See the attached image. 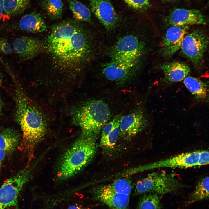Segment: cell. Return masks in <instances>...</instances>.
<instances>
[{
	"mask_svg": "<svg viewBox=\"0 0 209 209\" xmlns=\"http://www.w3.org/2000/svg\"><path fill=\"white\" fill-rule=\"evenodd\" d=\"M80 25L73 21L53 25L46 39L49 52L63 64H71L83 59L91 51L90 42Z\"/></svg>",
	"mask_w": 209,
	"mask_h": 209,
	"instance_id": "6da1fadb",
	"label": "cell"
},
{
	"mask_svg": "<svg viewBox=\"0 0 209 209\" xmlns=\"http://www.w3.org/2000/svg\"><path fill=\"white\" fill-rule=\"evenodd\" d=\"M15 91L16 118L22 134L20 148L30 155L44 137L46 124L42 113L31 104L21 88L17 87Z\"/></svg>",
	"mask_w": 209,
	"mask_h": 209,
	"instance_id": "7a4b0ae2",
	"label": "cell"
},
{
	"mask_svg": "<svg viewBox=\"0 0 209 209\" xmlns=\"http://www.w3.org/2000/svg\"><path fill=\"white\" fill-rule=\"evenodd\" d=\"M96 136L83 132L62 156L60 164L58 178L62 180L79 173L92 161L97 149Z\"/></svg>",
	"mask_w": 209,
	"mask_h": 209,
	"instance_id": "3957f363",
	"label": "cell"
},
{
	"mask_svg": "<svg viewBox=\"0 0 209 209\" xmlns=\"http://www.w3.org/2000/svg\"><path fill=\"white\" fill-rule=\"evenodd\" d=\"M110 111L108 105L101 100H94L79 107L73 116L74 123L83 132L97 136L109 120Z\"/></svg>",
	"mask_w": 209,
	"mask_h": 209,
	"instance_id": "277c9868",
	"label": "cell"
},
{
	"mask_svg": "<svg viewBox=\"0 0 209 209\" xmlns=\"http://www.w3.org/2000/svg\"><path fill=\"white\" fill-rule=\"evenodd\" d=\"M182 184L175 174L155 172L138 181L135 185L136 195L153 193L159 195L171 193L181 188Z\"/></svg>",
	"mask_w": 209,
	"mask_h": 209,
	"instance_id": "5b68a950",
	"label": "cell"
},
{
	"mask_svg": "<svg viewBox=\"0 0 209 209\" xmlns=\"http://www.w3.org/2000/svg\"><path fill=\"white\" fill-rule=\"evenodd\" d=\"M209 153L207 150H199L183 153L144 166L143 170L161 168H188L208 165Z\"/></svg>",
	"mask_w": 209,
	"mask_h": 209,
	"instance_id": "8992f818",
	"label": "cell"
},
{
	"mask_svg": "<svg viewBox=\"0 0 209 209\" xmlns=\"http://www.w3.org/2000/svg\"><path fill=\"white\" fill-rule=\"evenodd\" d=\"M32 171L27 167L4 182L0 187V209H9L16 205L19 195Z\"/></svg>",
	"mask_w": 209,
	"mask_h": 209,
	"instance_id": "52a82bcc",
	"label": "cell"
},
{
	"mask_svg": "<svg viewBox=\"0 0 209 209\" xmlns=\"http://www.w3.org/2000/svg\"><path fill=\"white\" fill-rule=\"evenodd\" d=\"M139 60H111L103 65L102 74L110 81L118 85H125L137 74Z\"/></svg>",
	"mask_w": 209,
	"mask_h": 209,
	"instance_id": "ba28073f",
	"label": "cell"
},
{
	"mask_svg": "<svg viewBox=\"0 0 209 209\" xmlns=\"http://www.w3.org/2000/svg\"><path fill=\"white\" fill-rule=\"evenodd\" d=\"M145 49V44L139 38L127 34L120 38L111 48L112 60L140 59Z\"/></svg>",
	"mask_w": 209,
	"mask_h": 209,
	"instance_id": "9c48e42d",
	"label": "cell"
},
{
	"mask_svg": "<svg viewBox=\"0 0 209 209\" xmlns=\"http://www.w3.org/2000/svg\"><path fill=\"white\" fill-rule=\"evenodd\" d=\"M208 44V38L204 33L194 30L185 35L180 49L187 58L198 64L203 60Z\"/></svg>",
	"mask_w": 209,
	"mask_h": 209,
	"instance_id": "30bf717a",
	"label": "cell"
},
{
	"mask_svg": "<svg viewBox=\"0 0 209 209\" xmlns=\"http://www.w3.org/2000/svg\"><path fill=\"white\" fill-rule=\"evenodd\" d=\"M119 124V136L128 140L144 130L147 123L143 111L138 109L121 117Z\"/></svg>",
	"mask_w": 209,
	"mask_h": 209,
	"instance_id": "8fae6325",
	"label": "cell"
},
{
	"mask_svg": "<svg viewBox=\"0 0 209 209\" xmlns=\"http://www.w3.org/2000/svg\"><path fill=\"white\" fill-rule=\"evenodd\" d=\"M166 21L171 26H188L205 25L207 19L200 10L196 9L176 8L166 18Z\"/></svg>",
	"mask_w": 209,
	"mask_h": 209,
	"instance_id": "7c38bea8",
	"label": "cell"
},
{
	"mask_svg": "<svg viewBox=\"0 0 209 209\" xmlns=\"http://www.w3.org/2000/svg\"><path fill=\"white\" fill-rule=\"evenodd\" d=\"M44 44L35 37L22 36L15 39L13 42V51L21 60L32 59L42 52Z\"/></svg>",
	"mask_w": 209,
	"mask_h": 209,
	"instance_id": "4fadbf2b",
	"label": "cell"
},
{
	"mask_svg": "<svg viewBox=\"0 0 209 209\" xmlns=\"http://www.w3.org/2000/svg\"><path fill=\"white\" fill-rule=\"evenodd\" d=\"M188 26H171L161 41V49L167 57L172 56L180 49L182 42L189 28Z\"/></svg>",
	"mask_w": 209,
	"mask_h": 209,
	"instance_id": "5bb4252c",
	"label": "cell"
},
{
	"mask_svg": "<svg viewBox=\"0 0 209 209\" xmlns=\"http://www.w3.org/2000/svg\"><path fill=\"white\" fill-rule=\"evenodd\" d=\"M91 192L94 199L102 202L110 209H128L130 195L112 192L103 185L95 187Z\"/></svg>",
	"mask_w": 209,
	"mask_h": 209,
	"instance_id": "9a60e30c",
	"label": "cell"
},
{
	"mask_svg": "<svg viewBox=\"0 0 209 209\" xmlns=\"http://www.w3.org/2000/svg\"><path fill=\"white\" fill-rule=\"evenodd\" d=\"M91 10L96 17L108 29L117 24L118 17L109 0H90Z\"/></svg>",
	"mask_w": 209,
	"mask_h": 209,
	"instance_id": "2e32d148",
	"label": "cell"
},
{
	"mask_svg": "<svg viewBox=\"0 0 209 209\" xmlns=\"http://www.w3.org/2000/svg\"><path fill=\"white\" fill-rule=\"evenodd\" d=\"M161 68L164 75L165 81L172 83L182 81L190 73V69L187 64L178 61L162 64Z\"/></svg>",
	"mask_w": 209,
	"mask_h": 209,
	"instance_id": "e0dca14e",
	"label": "cell"
},
{
	"mask_svg": "<svg viewBox=\"0 0 209 209\" xmlns=\"http://www.w3.org/2000/svg\"><path fill=\"white\" fill-rule=\"evenodd\" d=\"M20 30L32 33H40L46 30L44 20L40 14L32 12L23 16L18 23Z\"/></svg>",
	"mask_w": 209,
	"mask_h": 209,
	"instance_id": "ac0fdd59",
	"label": "cell"
},
{
	"mask_svg": "<svg viewBox=\"0 0 209 209\" xmlns=\"http://www.w3.org/2000/svg\"><path fill=\"white\" fill-rule=\"evenodd\" d=\"M183 83L196 99L201 101L207 100L208 88L204 82L196 78L188 76L183 80Z\"/></svg>",
	"mask_w": 209,
	"mask_h": 209,
	"instance_id": "d6986e66",
	"label": "cell"
},
{
	"mask_svg": "<svg viewBox=\"0 0 209 209\" xmlns=\"http://www.w3.org/2000/svg\"><path fill=\"white\" fill-rule=\"evenodd\" d=\"M20 138L19 134L14 130L6 129L0 131V149L6 154L12 153L18 147Z\"/></svg>",
	"mask_w": 209,
	"mask_h": 209,
	"instance_id": "ffe728a7",
	"label": "cell"
},
{
	"mask_svg": "<svg viewBox=\"0 0 209 209\" xmlns=\"http://www.w3.org/2000/svg\"><path fill=\"white\" fill-rule=\"evenodd\" d=\"M209 182L208 176L201 179L198 181L194 190L189 197L188 203H192L208 198Z\"/></svg>",
	"mask_w": 209,
	"mask_h": 209,
	"instance_id": "44dd1931",
	"label": "cell"
},
{
	"mask_svg": "<svg viewBox=\"0 0 209 209\" xmlns=\"http://www.w3.org/2000/svg\"><path fill=\"white\" fill-rule=\"evenodd\" d=\"M69 5L73 17L77 21L88 22L91 21L90 11L85 5L77 0H69Z\"/></svg>",
	"mask_w": 209,
	"mask_h": 209,
	"instance_id": "7402d4cb",
	"label": "cell"
},
{
	"mask_svg": "<svg viewBox=\"0 0 209 209\" xmlns=\"http://www.w3.org/2000/svg\"><path fill=\"white\" fill-rule=\"evenodd\" d=\"M30 0H3L4 14L9 16L23 12L28 7Z\"/></svg>",
	"mask_w": 209,
	"mask_h": 209,
	"instance_id": "603a6c76",
	"label": "cell"
},
{
	"mask_svg": "<svg viewBox=\"0 0 209 209\" xmlns=\"http://www.w3.org/2000/svg\"><path fill=\"white\" fill-rule=\"evenodd\" d=\"M42 5L50 18L56 19L61 17L63 10L62 0H42Z\"/></svg>",
	"mask_w": 209,
	"mask_h": 209,
	"instance_id": "cb8c5ba5",
	"label": "cell"
},
{
	"mask_svg": "<svg viewBox=\"0 0 209 209\" xmlns=\"http://www.w3.org/2000/svg\"><path fill=\"white\" fill-rule=\"evenodd\" d=\"M143 194L139 199L137 209H160L161 206L159 195L153 193Z\"/></svg>",
	"mask_w": 209,
	"mask_h": 209,
	"instance_id": "d4e9b609",
	"label": "cell"
},
{
	"mask_svg": "<svg viewBox=\"0 0 209 209\" xmlns=\"http://www.w3.org/2000/svg\"><path fill=\"white\" fill-rule=\"evenodd\" d=\"M103 185L112 192L129 195H130L132 188L131 181L125 178L117 179L110 183Z\"/></svg>",
	"mask_w": 209,
	"mask_h": 209,
	"instance_id": "484cf974",
	"label": "cell"
},
{
	"mask_svg": "<svg viewBox=\"0 0 209 209\" xmlns=\"http://www.w3.org/2000/svg\"><path fill=\"white\" fill-rule=\"evenodd\" d=\"M120 120L106 137L100 140V146L104 149L109 150L114 148L119 136Z\"/></svg>",
	"mask_w": 209,
	"mask_h": 209,
	"instance_id": "4316f807",
	"label": "cell"
},
{
	"mask_svg": "<svg viewBox=\"0 0 209 209\" xmlns=\"http://www.w3.org/2000/svg\"><path fill=\"white\" fill-rule=\"evenodd\" d=\"M130 7L137 10L147 9L149 5V0H124Z\"/></svg>",
	"mask_w": 209,
	"mask_h": 209,
	"instance_id": "83f0119b",
	"label": "cell"
},
{
	"mask_svg": "<svg viewBox=\"0 0 209 209\" xmlns=\"http://www.w3.org/2000/svg\"><path fill=\"white\" fill-rule=\"evenodd\" d=\"M13 51L10 44L7 39L5 37L0 39V53L5 54H8L11 53Z\"/></svg>",
	"mask_w": 209,
	"mask_h": 209,
	"instance_id": "f1b7e54d",
	"label": "cell"
},
{
	"mask_svg": "<svg viewBox=\"0 0 209 209\" xmlns=\"http://www.w3.org/2000/svg\"><path fill=\"white\" fill-rule=\"evenodd\" d=\"M6 154L2 150L0 149V173L2 164L5 158Z\"/></svg>",
	"mask_w": 209,
	"mask_h": 209,
	"instance_id": "f546056e",
	"label": "cell"
},
{
	"mask_svg": "<svg viewBox=\"0 0 209 209\" xmlns=\"http://www.w3.org/2000/svg\"><path fill=\"white\" fill-rule=\"evenodd\" d=\"M4 14L3 0H0V20Z\"/></svg>",
	"mask_w": 209,
	"mask_h": 209,
	"instance_id": "4dcf8cb0",
	"label": "cell"
},
{
	"mask_svg": "<svg viewBox=\"0 0 209 209\" xmlns=\"http://www.w3.org/2000/svg\"><path fill=\"white\" fill-rule=\"evenodd\" d=\"M68 209H84V208L80 206L73 204L70 206Z\"/></svg>",
	"mask_w": 209,
	"mask_h": 209,
	"instance_id": "1f68e13d",
	"label": "cell"
},
{
	"mask_svg": "<svg viewBox=\"0 0 209 209\" xmlns=\"http://www.w3.org/2000/svg\"><path fill=\"white\" fill-rule=\"evenodd\" d=\"M2 102L1 101V96L0 95V114L1 113L2 110Z\"/></svg>",
	"mask_w": 209,
	"mask_h": 209,
	"instance_id": "d6a6232c",
	"label": "cell"
},
{
	"mask_svg": "<svg viewBox=\"0 0 209 209\" xmlns=\"http://www.w3.org/2000/svg\"><path fill=\"white\" fill-rule=\"evenodd\" d=\"M161 1L168 2H174L177 1V0H160Z\"/></svg>",
	"mask_w": 209,
	"mask_h": 209,
	"instance_id": "836d02e7",
	"label": "cell"
},
{
	"mask_svg": "<svg viewBox=\"0 0 209 209\" xmlns=\"http://www.w3.org/2000/svg\"><path fill=\"white\" fill-rule=\"evenodd\" d=\"M2 83V77L0 73V86H1Z\"/></svg>",
	"mask_w": 209,
	"mask_h": 209,
	"instance_id": "e575fe53",
	"label": "cell"
}]
</instances>
